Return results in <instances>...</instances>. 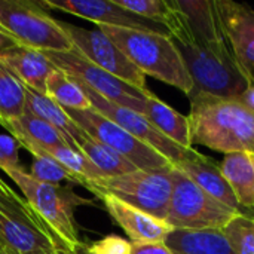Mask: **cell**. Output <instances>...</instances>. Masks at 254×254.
<instances>
[{
	"mask_svg": "<svg viewBox=\"0 0 254 254\" xmlns=\"http://www.w3.org/2000/svg\"><path fill=\"white\" fill-rule=\"evenodd\" d=\"M4 128L9 129L12 132V137L16 138V141L31 155L49 152L51 149L68 144V141L60 131L28 112L7 124Z\"/></svg>",
	"mask_w": 254,
	"mask_h": 254,
	"instance_id": "19",
	"label": "cell"
},
{
	"mask_svg": "<svg viewBox=\"0 0 254 254\" xmlns=\"http://www.w3.org/2000/svg\"><path fill=\"white\" fill-rule=\"evenodd\" d=\"M238 100H240L246 107H249V109L254 113V80L247 83L246 89H244L243 94L238 97Z\"/></svg>",
	"mask_w": 254,
	"mask_h": 254,
	"instance_id": "33",
	"label": "cell"
},
{
	"mask_svg": "<svg viewBox=\"0 0 254 254\" xmlns=\"http://www.w3.org/2000/svg\"><path fill=\"white\" fill-rule=\"evenodd\" d=\"M98 30L112 39L146 76L171 85L186 95L192 92V79L182 54L170 34L109 25H98Z\"/></svg>",
	"mask_w": 254,
	"mask_h": 254,
	"instance_id": "2",
	"label": "cell"
},
{
	"mask_svg": "<svg viewBox=\"0 0 254 254\" xmlns=\"http://www.w3.org/2000/svg\"><path fill=\"white\" fill-rule=\"evenodd\" d=\"M46 95L65 110L92 109V104L79 82L60 68H55L48 77Z\"/></svg>",
	"mask_w": 254,
	"mask_h": 254,
	"instance_id": "25",
	"label": "cell"
},
{
	"mask_svg": "<svg viewBox=\"0 0 254 254\" xmlns=\"http://www.w3.org/2000/svg\"><path fill=\"white\" fill-rule=\"evenodd\" d=\"M79 85L82 86L86 97L89 98L94 110H97L98 113H101L103 116H106L107 119H110L112 122H115L116 125L124 128L127 132H129L131 135H134L144 144L150 146L152 149H155L156 152L164 155L173 165L182 162L193 150V149H185V147L176 144L174 141H171L170 138H167L141 113L109 101L107 98L101 97L100 94H97L95 91H92L91 88H88L86 85H83L80 82H79Z\"/></svg>",
	"mask_w": 254,
	"mask_h": 254,
	"instance_id": "12",
	"label": "cell"
},
{
	"mask_svg": "<svg viewBox=\"0 0 254 254\" xmlns=\"http://www.w3.org/2000/svg\"><path fill=\"white\" fill-rule=\"evenodd\" d=\"M76 144H77L79 150L85 153V156L94 164V167L101 173V176L104 179L119 177V176H124V174L138 170L125 156H122L112 147L97 141L95 138L89 137L85 131Z\"/></svg>",
	"mask_w": 254,
	"mask_h": 254,
	"instance_id": "24",
	"label": "cell"
},
{
	"mask_svg": "<svg viewBox=\"0 0 254 254\" xmlns=\"http://www.w3.org/2000/svg\"><path fill=\"white\" fill-rule=\"evenodd\" d=\"M45 54L57 68L65 71L67 74H70L80 83L86 85L101 97L143 115L144 100L152 92H143L138 88L104 71L103 68L86 60L77 49L68 52H45Z\"/></svg>",
	"mask_w": 254,
	"mask_h": 254,
	"instance_id": "8",
	"label": "cell"
},
{
	"mask_svg": "<svg viewBox=\"0 0 254 254\" xmlns=\"http://www.w3.org/2000/svg\"><path fill=\"white\" fill-rule=\"evenodd\" d=\"M177 170H180L183 174H186L195 185H198L202 190H205L208 195L216 198L217 201L223 202L225 205L241 211L240 204L226 182V179L222 174L220 164L213 161L208 156L201 155L195 149L190 152L188 158H185L182 162L174 165Z\"/></svg>",
	"mask_w": 254,
	"mask_h": 254,
	"instance_id": "17",
	"label": "cell"
},
{
	"mask_svg": "<svg viewBox=\"0 0 254 254\" xmlns=\"http://www.w3.org/2000/svg\"><path fill=\"white\" fill-rule=\"evenodd\" d=\"M173 186V165H168L156 171L135 170L119 177L103 179L89 183L86 189L95 195H113L147 214L165 220Z\"/></svg>",
	"mask_w": 254,
	"mask_h": 254,
	"instance_id": "7",
	"label": "cell"
},
{
	"mask_svg": "<svg viewBox=\"0 0 254 254\" xmlns=\"http://www.w3.org/2000/svg\"><path fill=\"white\" fill-rule=\"evenodd\" d=\"M57 254H74L73 253V250H70V249H67L64 244H58L57 246Z\"/></svg>",
	"mask_w": 254,
	"mask_h": 254,
	"instance_id": "39",
	"label": "cell"
},
{
	"mask_svg": "<svg viewBox=\"0 0 254 254\" xmlns=\"http://www.w3.org/2000/svg\"><path fill=\"white\" fill-rule=\"evenodd\" d=\"M25 85L0 61V124L6 127L25 113Z\"/></svg>",
	"mask_w": 254,
	"mask_h": 254,
	"instance_id": "26",
	"label": "cell"
},
{
	"mask_svg": "<svg viewBox=\"0 0 254 254\" xmlns=\"http://www.w3.org/2000/svg\"><path fill=\"white\" fill-rule=\"evenodd\" d=\"M67 113L73 119V122L89 137L112 147L113 150L125 156L129 162H132L138 170L156 171L173 165L164 155L144 144L94 109L67 110Z\"/></svg>",
	"mask_w": 254,
	"mask_h": 254,
	"instance_id": "9",
	"label": "cell"
},
{
	"mask_svg": "<svg viewBox=\"0 0 254 254\" xmlns=\"http://www.w3.org/2000/svg\"><path fill=\"white\" fill-rule=\"evenodd\" d=\"M214 1L225 39L249 83L254 80V7L234 0Z\"/></svg>",
	"mask_w": 254,
	"mask_h": 254,
	"instance_id": "13",
	"label": "cell"
},
{
	"mask_svg": "<svg viewBox=\"0 0 254 254\" xmlns=\"http://www.w3.org/2000/svg\"><path fill=\"white\" fill-rule=\"evenodd\" d=\"M28 174L39 182L54 186H61V183L64 182L79 185V180L68 170H65L58 161H55L46 153L33 155V164L30 167Z\"/></svg>",
	"mask_w": 254,
	"mask_h": 254,
	"instance_id": "29",
	"label": "cell"
},
{
	"mask_svg": "<svg viewBox=\"0 0 254 254\" xmlns=\"http://www.w3.org/2000/svg\"><path fill=\"white\" fill-rule=\"evenodd\" d=\"M0 240L21 254L52 249L60 243L19 196H0Z\"/></svg>",
	"mask_w": 254,
	"mask_h": 254,
	"instance_id": "11",
	"label": "cell"
},
{
	"mask_svg": "<svg viewBox=\"0 0 254 254\" xmlns=\"http://www.w3.org/2000/svg\"><path fill=\"white\" fill-rule=\"evenodd\" d=\"M13 45H18V43H16V40L12 36L4 34V33H0V51L7 49V48H10Z\"/></svg>",
	"mask_w": 254,
	"mask_h": 254,
	"instance_id": "34",
	"label": "cell"
},
{
	"mask_svg": "<svg viewBox=\"0 0 254 254\" xmlns=\"http://www.w3.org/2000/svg\"><path fill=\"white\" fill-rule=\"evenodd\" d=\"M27 103H25V112L31 113L33 116L48 122L52 125L57 131H60L70 146L77 147V140L83 134V131L73 122V119L68 116L67 110L63 109L58 103H55L51 97L46 94H40L37 91H33L27 88Z\"/></svg>",
	"mask_w": 254,
	"mask_h": 254,
	"instance_id": "23",
	"label": "cell"
},
{
	"mask_svg": "<svg viewBox=\"0 0 254 254\" xmlns=\"http://www.w3.org/2000/svg\"><path fill=\"white\" fill-rule=\"evenodd\" d=\"M42 6L49 9L64 10L67 13L85 18L88 21L95 22L97 25H109V27H122V28H134V30H144V31H156L170 34L162 25L143 19L127 9L121 7L115 0H64V1H54V0H43L40 1Z\"/></svg>",
	"mask_w": 254,
	"mask_h": 254,
	"instance_id": "14",
	"label": "cell"
},
{
	"mask_svg": "<svg viewBox=\"0 0 254 254\" xmlns=\"http://www.w3.org/2000/svg\"><path fill=\"white\" fill-rule=\"evenodd\" d=\"M176 45L193 83L189 95L205 94L219 98H238L243 94L247 79L228 43L207 46L198 43L195 37H189L176 42Z\"/></svg>",
	"mask_w": 254,
	"mask_h": 254,
	"instance_id": "3",
	"label": "cell"
},
{
	"mask_svg": "<svg viewBox=\"0 0 254 254\" xmlns=\"http://www.w3.org/2000/svg\"><path fill=\"white\" fill-rule=\"evenodd\" d=\"M131 254H174L165 243H155V244H141V243H131Z\"/></svg>",
	"mask_w": 254,
	"mask_h": 254,
	"instance_id": "32",
	"label": "cell"
},
{
	"mask_svg": "<svg viewBox=\"0 0 254 254\" xmlns=\"http://www.w3.org/2000/svg\"><path fill=\"white\" fill-rule=\"evenodd\" d=\"M97 196L103 201L112 219L125 231V234L131 238L132 243H141V244L164 243L168 234L173 231V228L165 220L147 214L121 201L113 195L100 193Z\"/></svg>",
	"mask_w": 254,
	"mask_h": 254,
	"instance_id": "15",
	"label": "cell"
},
{
	"mask_svg": "<svg viewBox=\"0 0 254 254\" xmlns=\"http://www.w3.org/2000/svg\"><path fill=\"white\" fill-rule=\"evenodd\" d=\"M173 193L165 222L173 229L222 231L241 211L217 201L173 165Z\"/></svg>",
	"mask_w": 254,
	"mask_h": 254,
	"instance_id": "6",
	"label": "cell"
},
{
	"mask_svg": "<svg viewBox=\"0 0 254 254\" xmlns=\"http://www.w3.org/2000/svg\"><path fill=\"white\" fill-rule=\"evenodd\" d=\"M0 254H21V253H18L15 249H12L10 246L4 244V243L0 240Z\"/></svg>",
	"mask_w": 254,
	"mask_h": 254,
	"instance_id": "36",
	"label": "cell"
},
{
	"mask_svg": "<svg viewBox=\"0 0 254 254\" xmlns=\"http://www.w3.org/2000/svg\"><path fill=\"white\" fill-rule=\"evenodd\" d=\"M220 170L229 183L240 207H254V153L237 152L225 155Z\"/></svg>",
	"mask_w": 254,
	"mask_h": 254,
	"instance_id": "22",
	"label": "cell"
},
{
	"mask_svg": "<svg viewBox=\"0 0 254 254\" xmlns=\"http://www.w3.org/2000/svg\"><path fill=\"white\" fill-rule=\"evenodd\" d=\"M6 174L19 188L28 207L61 244L73 250L82 243L74 220V210L91 204V201L76 195L70 188L39 182L24 170H12Z\"/></svg>",
	"mask_w": 254,
	"mask_h": 254,
	"instance_id": "4",
	"label": "cell"
},
{
	"mask_svg": "<svg viewBox=\"0 0 254 254\" xmlns=\"http://www.w3.org/2000/svg\"><path fill=\"white\" fill-rule=\"evenodd\" d=\"M43 153H46L51 158H54L55 161H58L65 170H68L79 180V185H82L85 188L89 183L100 182L104 179L101 176V173L94 167V164L85 156V153L76 147L64 144V146L51 149L49 152H43Z\"/></svg>",
	"mask_w": 254,
	"mask_h": 254,
	"instance_id": "27",
	"label": "cell"
},
{
	"mask_svg": "<svg viewBox=\"0 0 254 254\" xmlns=\"http://www.w3.org/2000/svg\"><path fill=\"white\" fill-rule=\"evenodd\" d=\"M185 16L189 30L198 43L217 46L228 43L220 25L214 0H173Z\"/></svg>",
	"mask_w": 254,
	"mask_h": 254,
	"instance_id": "18",
	"label": "cell"
},
{
	"mask_svg": "<svg viewBox=\"0 0 254 254\" xmlns=\"http://www.w3.org/2000/svg\"><path fill=\"white\" fill-rule=\"evenodd\" d=\"M0 25L18 45L42 52H68L74 45L61 21L54 19L42 3L0 0Z\"/></svg>",
	"mask_w": 254,
	"mask_h": 254,
	"instance_id": "5",
	"label": "cell"
},
{
	"mask_svg": "<svg viewBox=\"0 0 254 254\" xmlns=\"http://www.w3.org/2000/svg\"><path fill=\"white\" fill-rule=\"evenodd\" d=\"M143 116L167 138L185 149H193L189 118L179 113L176 109L149 94L144 100Z\"/></svg>",
	"mask_w": 254,
	"mask_h": 254,
	"instance_id": "20",
	"label": "cell"
},
{
	"mask_svg": "<svg viewBox=\"0 0 254 254\" xmlns=\"http://www.w3.org/2000/svg\"><path fill=\"white\" fill-rule=\"evenodd\" d=\"M164 243L174 254H235L223 231L219 229H173Z\"/></svg>",
	"mask_w": 254,
	"mask_h": 254,
	"instance_id": "21",
	"label": "cell"
},
{
	"mask_svg": "<svg viewBox=\"0 0 254 254\" xmlns=\"http://www.w3.org/2000/svg\"><path fill=\"white\" fill-rule=\"evenodd\" d=\"M0 196H4V198H18V195L0 179Z\"/></svg>",
	"mask_w": 254,
	"mask_h": 254,
	"instance_id": "35",
	"label": "cell"
},
{
	"mask_svg": "<svg viewBox=\"0 0 254 254\" xmlns=\"http://www.w3.org/2000/svg\"><path fill=\"white\" fill-rule=\"evenodd\" d=\"M58 244H60V243H58ZM58 244H57V246H58ZM57 246L52 247V249H37V250L30 252V253L27 254H57Z\"/></svg>",
	"mask_w": 254,
	"mask_h": 254,
	"instance_id": "37",
	"label": "cell"
},
{
	"mask_svg": "<svg viewBox=\"0 0 254 254\" xmlns=\"http://www.w3.org/2000/svg\"><path fill=\"white\" fill-rule=\"evenodd\" d=\"M61 25L71 39L74 49H77L86 60L140 91L150 92L146 83V74L137 68L118 45L101 30H86L67 22H61Z\"/></svg>",
	"mask_w": 254,
	"mask_h": 254,
	"instance_id": "10",
	"label": "cell"
},
{
	"mask_svg": "<svg viewBox=\"0 0 254 254\" xmlns=\"http://www.w3.org/2000/svg\"><path fill=\"white\" fill-rule=\"evenodd\" d=\"M0 33H4V34H9V33H7V31H6V30H4V28L1 27V25H0ZM9 36H10V34H9Z\"/></svg>",
	"mask_w": 254,
	"mask_h": 254,
	"instance_id": "40",
	"label": "cell"
},
{
	"mask_svg": "<svg viewBox=\"0 0 254 254\" xmlns=\"http://www.w3.org/2000/svg\"><path fill=\"white\" fill-rule=\"evenodd\" d=\"M223 234L235 254H254V219L237 214L223 229Z\"/></svg>",
	"mask_w": 254,
	"mask_h": 254,
	"instance_id": "28",
	"label": "cell"
},
{
	"mask_svg": "<svg viewBox=\"0 0 254 254\" xmlns=\"http://www.w3.org/2000/svg\"><path fill=\"white\" fill-rule=\"evenodd\" d=\"M91 254H131V243L118 237L109 235L92 244H86Z\"/></svg>",
	"mask_w": 254,
	"mask_h": 254,
	"instance_id": "31",
	"label": "cell"
},
{
	"mask_svg": "<svg viewBox=\"0 0 254 254\" xmlns=\"http://www.w3.org/2000/svg\"><path fill=\"white\" fill-rule=\"evenodd\" d=\"M73 253L74 254H91L88 252V249H86V244H83V243H80L77 247H74L73 249Z\"/></svg>",
	"mask_w": 254,
	"mask_h": 254,
	"instance_id": "38",
	"label": "cell"
},
{
	"mask_svg": "<svg viewBox=\"0 0 254 254\" xmlns=\"http://www.w3.org/2000/svg\"><path fill=\"white\" fill-rule=\"evenodd\" d=\"M253 219H254V217H253Z\"/></svg>",
	"mask_w": 254,
	"mask_h": 254,
	"instance_id": "41",
	"label": "cell"
},
{
	"mask_svg": "<svg viewBox=\"0 0 254 254\" xmlns=\"http://www.w3.org/2000/svg\"><path fill=\"white\" fill-rule=\"evenodd\" d=\"M192 144L229 155L254 153V113L238 98L189 95Z\"/></svg>",
	"mask_w": 254,
	"mask_h": 254,
	"instance_id": "1",
	"label": "cell"
},
{
	"mask_svg": "<svg viewBox=\"0 0 254 254\" xmlns=\"http://www.w3.org/2000/svg\"><path fill=\"white\" fill-rule=\"evenodd\" d=\"M0 61L30 89L46 94V80L57 68L45 52L13 45L0 51Z\"/></svg>",
	"mask_w": 254,
	"mask_h": 254,
	"instance_id": "16",
	"label": "cell"
},
{
	"mask_svg": "<svg viewBox=\"0 0 254 254\" xmlns=\"http://www.w3.org/2000/svg\"><path fill=\"white\" fill-rule=\"evenodd\" d=\"M19 143L12 135L0 134V170L4 173L12 170H22L19 164Z\"/></svg>",
	"mask_w": 254,
	"mask_h": 254,
	"instance_id": "30",
	"label": "cell"
}]
</instances>
